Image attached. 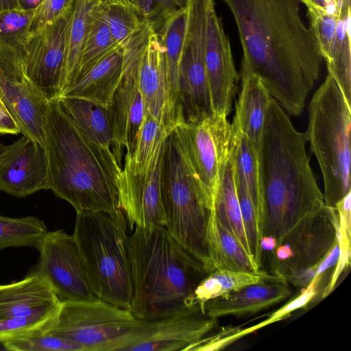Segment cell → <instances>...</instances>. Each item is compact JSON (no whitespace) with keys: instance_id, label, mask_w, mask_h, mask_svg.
Segmentation results:
<instances>
[{"instance_id":"1","label":"cell","mask_w":351,"mask_h":351,"mask_svg":"<svg viewBox=\"0 0 351 351\" xmlns=\"http://www.w3.org/2000/svg\"><path fill=\"white\" fill-rule=\"evenodd\" d=\"M230 9L243 49L241 76L256 75L289 114L303 111L323 60L300 0H222Z\"/></svg>"},{"instance_id":"2","label":"cell","mask_w":351,"mask_h":351,"mask_svg":"<svg viewBox=\"0 0 351 351\" xmlns=\"http://www.w3.org/2000/svg\"><path fill=\"white\" fill-rule=\"evenodd\" d=\"M306 142V134L295 130L271 97L257 160L262 238L274 239L276 246L326 206L309 164Z\"/></svg>"},{"instance_id":"3","label":"cell","mask_w":351,"mask_h":351,"mask_svg":"<svg viewBox=\"0 0 351 351\" xmlns=\"http://www.w3.org/2000/svg\"><path fill=\"white\" fill-rule=\"evenodd\" d=\"M43 134L47 189L68 202L76 212H115L121 168L111 149L87 136L57 99L47 104Z\"/></svg>"},{"instance_id":"4","label":"cell","mask_w":351,"mask_h":351,"mask_svg":"<svg viewBox=\"0 0 351 351\" xmlns=\"http://www.w3.org/2000/svg\"><path fill=\"white\" fill-rule=\"evenodd\" d=\"M132 270L130 311L140 320L174 315L187 306L209 273L164 226L135 227L128 237Z\"/></svg>"},{"instance_id":"5","label":"cell","mask_w":351,"mask_h":351,"mask_svg":"<svg viewBox=\"0 0 351 351\" xmlns=\"http://www.w3.org/2000/svg\"><path fill=\"white\" fill-rule=\"evenodd\" d=\"M165 228L208 273L215 270L209 234L213 199L194 171L176 132L166 137L160 164Z\"/></svg>"},{"instance_id":"6","label":"cell","mask_w":351,"mask_h":351,"mask_svg":"<svg viewBox=\"0 0 351 351\" xmlns=\"http://www.w3.org/2000/svg\"><path fill=\"white\" fill-rule=\"evenodd\" d=\"M76 213L73 236L94 293L101 300L129 309L132 270L123 212L118 208L112 213Z\"/></svg>"},{"instance_id":"7","label":"cell","mask_w":351,"mask_h":351,"mask_svg":"<svg viewBox=\"0 0 351 351\" xmlns=\"http://www.w3.org/2000/svg\"><path fill=\"white\" fill-rule=\"evenodd\" d=\"M305 132L323 177L325 205L335 207L350 190L351 105L328 75L308 105Z\"/></svg>"},{"instance_id":"8","label":"cell","mask_w":351,"mask_h":351,"mask_svg":"<svg viewBox=\"0 0 351 351\" xmlns=\"http://www.w3.org/2000/svg\"><path fill=\"white\" fill-rule=\"evenodd\" d=\"M62 302L47 280L32 271L20 281L0 285V343L48 332Z\"/></svg>"},{"instance_id":"9","label":"cell","mask_w":351,"mask_h":351,"mask_svg":"<svg viewBox=\"0 0 351 351\" xmlns=\"http://www.w3.org/2000/svg\"><path fill=\"white\" fill-rule=\"evenodd\" d=\"M137 321L129 309L99 299L65 301L47 333L75 342L84 351H105Z\"/></svg>"},{"instance_id":"10","label":"cell","mask_w":351,"mask_h":351,"mask_svg":"<svg viewBox=\"0 0 351 351\" xmlns=\"http://www.w3.org/2000/svg\"><path fill=\"white\" fill-rule=\"evenodd\" d=\"M217 326V319L208 315L199 304H194L168 317L138 319L105 351H189Z\"/></svg>"},{"instance_id":"11","label":"cell","mask_w":351,"mask_h":351,"mask_svg":"<svg viewBox=\"0 0 351 351\" xmlns=\"http://www.w3.org/2000/svg\"><path fill=\"white\" fill-rule=\"evenodd\" d=\"M25 40L0 38V98L21 133L43 145V122L49 101L25 73Z\"/></svg>"},{"instance_id":"12","label":"cell","mask_w":351,"mask_h":351,"mask_svg":"<svg viewBox=\"0 0 351 351\" xmlns=\"http://www.w3.org/2000/svg\"><path fill=\"white\" fill-rule=\"evenodd\" d=\"M36 247L39 260L30 271L45 278L61 302L99 299L73 234L62 230L47 231Z\"/></svg>"},{"instance_id":"13","label":"cell","mask_w":351,"mask_h":351,"mask_svg":"<svg viewBox=\"0 0 351 351\" xmlns=\"http://www.w3.org/2000/svg\"><path fill=\"white\" fill-rule=\"evenodd\" d=\"M194 171L213 199L220 169L229 157L236 134L227 117L218 114L174 129Z\"/></svg>"},{"instance_id":"14","label":"cell","mask_w":351,"mask_h":351,"mask_svg":"<svg viewBox=\"0 0 351 351\" xmlns=\"http://www.w3.org/2000/svg\"><path fill=\"white\" fill-rule=\"evenodd\" d=\"M337 223L335 208L326 206L315 218L295 227L272 250L275 275L287 282L317 267L335 243Z\"/></svg>"},{"instance_id":"15","label":"cell","mask_w":351,"mask_h":351,"mask_svg":"<svg viewBox=\"0 0 351 351\" xmlns=\"http://www.w3.org/2000/svg\"><path fill=\"white\" fill-rule=\"evenodd\" d=\"M73 8V3L27 36L23 46L25 73L49 101L58 99L60 93L66 32Z\"/></svg>"},{"instance_id":"16","label":"cell","mask_w":351,"mask_h":351,"mask_svg":"<svg viewBox=\"0 0 351 351\" xmlns=\"http://www.w3.org/2000/svg\"><path fill=\"white\" fill-rule=\"evenodd\" d=\"M162 152V149L146 172L134 173L124 166L119 173V208L131 229L165 226L160 191Z\"/></svg>"},{"instance_id":"17","label":"cell","mask_w":351,"mask_h":351,"mask_svg":"<svg viewBox=\"0 0 351 351\" xmlns=\"http://www.w3.org/2000/svg\"><path fill=\"white\" fill-rule=\"evenodd\" d=\"M137 83L145 112L169 131L176 127L165 50L158 32L152 26L141 51Z\"/></svg>"},{"instance_id":"18","label":"cell","mask_w":351,"mask_h":351,"mask_svg":"<svg viewBox=\"0 0 351 351\" xmlns=\"http://www.w3.org/2000/svg\"><path fill=\"white\" fill-rule=\"evenodd\" d=\"M47 173L44 145L23 134L0 157V191L25 197L47 189Z\"/></svg>"},{"instance_id":"19","label":"cell","mask_w":351,"mask_h":351,"mask_svg":"<svg viewBox=\"0 0 351 351\" xmlns=\"http://www.w3.org/2000/svg\"><path fill=\"white\" fill-rule=\"evenodd\" d=\"M205 64L213 112L227 117L232 109L239 76L229 38L216 13L215 4L210 6L207 17Z\"/></svg>"},{"instance_id":"20","label":"cell","mask_w":351,"mask_h":351,"mask_svg":"<svg viewBox=\"0 0 351 351\" xmlns=\"http://www.w3.org/2000/svg\"><path fill=\"white\" fill-rule=\"evenodd\" d=\"M291 294L287 282L275 275L271 279L249 285L224 297L208 300L204 303L203 309L217 319L228 315L239 317L275 305Z\"/></svg>"},{"instance_id":"21","label":"cell","mask_w":351,"mask_h":351,"mask_svg":"<svg viewBox=\"0 0 351 351\" xmlns=\"http://www.w3.org/2000/svg\"><path fill=\"white\" fill-rule=\"evenodd\" d=\"M123 48L118 47L72 84L60 97L82 98L109 107L123 75Z\"/></svg>"},{"instance_id":"22","label":"cell","mask_w":351,"mask_h":351,"mask_svg":"<svg viewBox=\"0 0 351 351\" xmlns=\"http://www.w3.org/2000/svg\"><path fill=\"white\" fill-rule=\"evenodd\" d=\"M241 81L242 88L231 125L249 139L258 154L265 119L271 96L256 75H241Z\"/></svg>"},{"instance_id":"23","label":"cell","mask_w":351,"mask_h":351,"mask_svg":"<svg viewBox=\"0 0 351 351\" xmlns=\"http://www.w3.org/2000/svg\"><path fill=\"white\" fill-rule=\"evenodd\" d=\"M234 149V145L220 169L219 180L213 196V213L251 256L235 186Z\"/></svg>"},{"instance_id":"24","label":"cell","mask_w":351,"mask_h":351,"mask_svg":"<svg viewBox=\"0 0 351 351\" xmlns=\"http://www.w3.org/2000/svg\"><path fill=\"white\" fill-rule=\"evenodd\" d=\"M56 99L87 136L96 143L110 148L113 137L108 107L75 97L62 96Z\"/></svg>"},{"instance_id":"25","label":"cell","mask_w":351,"mask_h":351,"mask_svg":"<svg viewBox=\"0 0 351 351\" xmlns=\"http://www.w3.org/2000/svg\"><path fill=\"white\" fill-rule=\"evenodd\" d=\"M186 16V8H178L156 30L160 34L165 47L171 104L176 126L183 123L178 96V76Z\"/></svg>"},{"instance_id":"26","label":"cell","mask_w":351,"mask_h":351,"mask_svg":"<svg viewBox=\"0 0 351 351\" xmlns=\"http://www.w3.org/2000/svg\"><path fill=\"white\" fill-rule=\"evenodd\" d=\"M209 241L215 269L260 274L252 257L239 241L230 234L212 214Z\"/></svg>"},{"instance_id":"27","label":"cell","mask_w":351,"mask_h":351,"mask_svg":"<svg viewBox=\"0 0 351 351\" xmlns=\"http://www.w3.org/2000/svg\"><path fill=\"white\" fill-rule=\"evenodd\" d=\"M99 0H74L69 23L61 89L59 97L72 83L87 33L91 12Z\"/></svg>"},{"instance_id":"28","label":"cell","mask_w":351,"mask_h":351,"mask_svg":"<svg viewBox=\"0 0 351 351\" xmlns=\"http://www.w3.org/2000/svg\"><path fill=\"white\" fill-rule=\"evenodd\" d=\"M274 276L266 273L252 274L225 269H217L204 278L195 288L187 302V306L199 304L224 297L249 285L269 280ZM204 310V309H203Z\"/></svg>"},{"instance_id":"29","label":"cell","mask_w":351,"mask_h":351,"mask_svg":"<svg viewBox=\"0 0 351 351\" xmlns=\"http://www.w3.org/2000/svg\"><path fill=\"white\" fill-rule=\"evenodd\" d=\"M96 6L91 12L86 38L71 85L84 76L114 49L120 47L116 43L107 23Z\"/></svg>"},{"instance_id":"30","label":"cell","mask_w":351,"mask_h":351,"mask_svg":"<svg viewBox=\"0 0 351 351\" xmlns=\"http://www.w3.org/2000/svg\"><path fill=\"white\" fill-rule=\"evenodd\" d=\"M96 7L122 48L147 23L130 0H99Z\"/></svg>"},{"instance_id":"31","label":"cell","mask_w":351,"mask_h":351,"mask_svg":"<svg viewBox=\"0 0 351 351\" xmlns=\"http://www.w3.org/2000/svg\"><path fill=\"white\" fill-rule=\"evenodd\" d=\"M350 8L341 10L331 59L326 64L328 74L336 81L351 105Z\"/></svg>"},{"instance_id":"32","label":"cell","mask_w":351,"mask_h":351,"mask_svg":"<svg viewBox=\"0 0 351 351\" xmlns=\"http://www.w3.org/2000/svg\"><path fill=\"white\" fill-rule=\"evenodd\" d=\"M171 131L145 112L133 154H125L124 166L134 173L146 172L160 153Z\"/></svg>"},{"instance_id":"33","label":"cell","mask_w":351,"mask_h":351,"mask_svg":"<svg viewBox=\"0 0 351 351\" xmlns=\"http://www.w3.org/2000/svg\"><path fill=\"white\" fill-rule=\"evenodd\" d=\"M45 223L34 216L12 218L0 215V251L12 247H35L46 234Z\"/></svg>"},{"instance_id":"34","label":"cell","mask_w":351,"mask_h":351,"mask_svg":"<svg viewBox=\"0 0 351 351\" xmlns=\"http://www.w3.org/2000/svg\"><path fill=\"white\" fill-rule=\"evenodd\" d=\"M234 182L241 218L251 256L261 269L263 250L261 229L258 215L242 175L234 169Z\"/></svg>"},{"instance_id":"35","label":"cell","mask_w":351,"mask_h":351,"mask_svg":"<svg viewBox=\"0 0 351 351\" xmlns=\"http://www.w3.org/2000/svg\"><path fill=\"white\" fill-rule=\"evenodd\" d=\"M232 128L236 134L234 149V169L244 178L260 222L261 203L258 180L257 154L249 139L233 127Z\"/></svg>"},{"instance_id":"36","label":"cell","mask_w":351,"mask_h":351,"mask_svg":"<svg viewBox=\"0 0 351 351\" xmlns=\"http://www.w3.org/2000/svg\"><path fill=\"white\" fill-rule=\"evenodd\" d=\"M306 8L309 27L314 33L323 60L328 64L331 59L340 15L332 14L322 8L312 5H308Z\"/></svg>"},{"instance_id":"37","label":"cell","mask_w":351,"mask_h":351,"mask_svg":"<svg viewBox=\"0 0 351 351\" xmlns=\"http://www.w3.org/2000/svg\"><path fill=\"white\" fill-rule=\"evenodd\" d=\"M2 345L13 351H84L75 342L47 333L8 341Z\"/></svg>"},{"instance_id":"38","label":"cell","mask_w":351,"mask_h":351,"mask_svg":"<svg viewBox=\"0 0 351 351\" xmlns=\"http://www.w3.org/2000/svg\"><path fill=\"white\" fill-rule=\"evenodd\" d=\"M322 277V275L314 276L297 298L274 312L266 319L252 326L240 329L236 333L237 339L268 325L279 322L289 316L293 311L306 306L316 295L317 293V289Z\"/></svg>"},{"instance_id":"39","label":"cell","mask_w":351,"mask_h":351,"mask_svg":"<svg viewBox=\"0 0 351 351\" xmlns=\"http://www.w3.org/2000/svg\"><path fill=\"white\" fill-rule=\"evenodd\" d=\"M34 10L14 9L0 12V37H27Z\"/></svg>"},{"instance_id":"40","label":"cell","mask_w":351,"mask_h":351,"mask_svg":"<svg viewBox=\"0 0 351 351\" xmlns=\"http://www.w3.org/2000/svg\"><path fill=\"white\" fill-rule=\"evenodd\" d=\"M73 1L74 0H43L34 10L27 27V36L37 32L47 23L56 19Z\"/></svg>"},{"instance_id":"41","label":"cell","mask_w":351,"mask_h":351,"mask_svg":"<svg viewBox=\"0 0 351 351\" xmlns=\"http://www.w3.org/2000/svg\"><path fill=\"white\" fill-rule=\"evenodd\" d=\"M177 9L173 0H145L142 19L157 30L163 21Z\"/></svg>"},{"instance_id":"42","label":"cell","mask_w":351,"mask_h":351,"mask_svg":"<svg viewBox=\"0 0 351 351\" xmlns=\"http://www.w3.org/2000/svg\"><path fill=\"white\" fill-rule=\"evenodd\" d=\"M239 328H227L217 335L206 336L189 349L191 351H212L219 350L237 340L236 333Z\"/></svg>"},{"instance_id":"43","label":"cell","mask_w":351,"mask_h":351,"mask_svg":"<svg viewBox=\"0 0 351 351\" xmlns=\"http://www.w3.org/2000/svg\"><path fill=\"white\" fill-rule=\"evenodd\" d=\"M21 130L8 110L0 106V134H17Z\"/></svg>"},{"instance_id":"44","label":"cell","mask_w":351,"mask_h":351,"mask_svg":"<svg viewBox=\"0 0 351 351\" xmlns=\"http://www.w3.org/2000/svg\"><path fill=\"white\" fill-rule=\"evenodd\" d=\"M306 6L312 5L322 8L326 12L339 16L341 14L340 0H300Z\"/></svg>"},{"instance_id":"45","label":"cell","mask_w":351,"mask_h":351,"mask_svg":"<svg viewBox=\"0 0 351 351\" xmlns=\"http://www.w3.org/2000/svg\"><path fill=\"white\" fill-rule=\"evenodd\" d=\"M14 9H23L21 0H0V12Z\"/></svg>"},{"instance_id":"46","label":"cell","mask_w":351,"mask_h":351,"mask_svg":"<svg viewBox=\"0 0 351 351\" xmlns=\"http://www.w3.org/2000/svg\"><path fill=\"white\" fill-rule=\"evenodd\" d=\"M43 0H21L23 9L34 10Z\"/></svg>"},{"instance_id":"47","label":"cell","mask_w":351,"mask_h":351,"mask_svg":"<svg viewBox=\"0 0 351 351\" xmlns=\"http://www.w3.org/2000/svg\"><path fill=\"white\" fill-rule=\"evenodd\" d=\"M130 1L136 7V8L139 12V14H140L141 17L142 18V13H143V10L145 0H130Z\"/></svg>"},{"instance_id":"48","label":"cell","mask_w":351,"mask_h":351,"mask_svg":"<svg viewBox=\"0 0 351 351\" xmlns=\"http://www.w3.org/2000/svg\"><path fill=\"white\" fill-rule=\"evenodd\" d=\"M177 8H185L187 6L189 0H173Z\"/></svg>"},{"instance_id":"49","label":"cell","mask_w":351,"mask_h":351,"mask_svg":"<svg viewBox=\"0 0 351 351\" xmlns=\"http://www.w3.org/2000/svg\"><path fill=\"white\" fill-rule=\"evenodd\" d=\"M341 7L350 6V0H340Z\"/></svg>"},{"instance_id":"50","label":"cell","mask_w":351,"mask_h":351,"mask_svg":"<svg viewBox=\"0 0 351 351\" xmlns=\"http://www.w3.org/2000/svg\"><path fill=\"white\" fill-rule=\"evenodd\" d=\"M5 147H6V146L3 145L2 143H0V157L4 152Z\"/></svg>"},{"instance_id":"51","label":"cell","mask_w":351,"mask_h":351,"mask_svg":"<svg viewBox=\"0 0 351 351\" xmlns=\"http://www.w3.org/2000/svg\"><path fill=\"white\" fill-rule=\"evenodd\" d=\"M0 106H4V107H5V106L3 105V102H2L1 99V98H0Z\"/></svg>"}]
</instances>
